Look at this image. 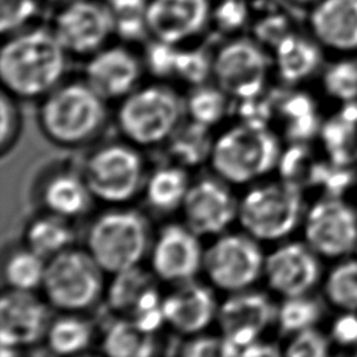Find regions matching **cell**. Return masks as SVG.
Returning a JSON list of instances; mask_svg holds the SVG:
<instances>
[{
    "label": "cell",
    "mask_w": 357,
    "mask_h": 357,
    "mask_svg": "<svg viewBox=\"0 0 357 357\" xmlns=\"http://www.w3.org/2000/svg\"><path fill=\"white\" fill-rule=\"evenodd\" d=\"M213 141L212 128L185 119L165 145L173 163L191 169L209 162Z\"/></svg>",
    "instance_id": "1f68e13d"
},
{
    "label": "cell",
    "mask_w": 357,
    "mask_h": 357,
    "mask_svg": "<svg viewBox=\"0 0 357 357\" xmlns=\"http://www.w3.org/2000/svg\"><path fill=\"white\" fill-rule=\"evenodd\" d=\"M46 259L22 244L13 250L3 265V278L7 289L36 291L42 287Z\"/></svg>",
    "instance_id": "d590c367"
},
{
    "label": "cell",
    "mask_w": 357,
    "mask_h": 357,
    "mask_svg": "<svg viewBox=\"0 0 357 357\" xmlns=\"http://www.w3.org/2000/svg\"><path fill=\"white\" fill-rule=\"evenodd\" d=\"M148 219L128 205L109 206L98 213L85 234V248L107 273L142 265L152 244Z\"/></svg>",
    "instance_id": "8992f818"
},
{
    "label": "cell",
    "mask_w": 357,
    "mask_h": 357,
    "mask_svg": "<svg viewBox=\"0 0 357 357\" xmlns=\"http://www.w3.org/2000/svg\"><path fill=\"white\" fill-rule=\"evenodd\" d=\"M84 79L106 102H120L142 84V56L127 43H109L85 59Z\"/></svg>",
    "instance_id": "e0dca14e"
},
{
    "label": "cell",
    "mask_w": 357,
    "mask_h": 357,
    "mask_svg": "<svg viewBox=\"0 0 357 357\" xmlns=\"http://www.w3.org/2000/svg\"><path fill=\"white\" fill-rule=\"evenodd\" d=\"M47 1H52V3H57V4H61V3H66L68 0H47Z\"/></svg>",
    "instance_id": "f907efd6"
},
{
    "label": "cell",
    "mask_w": 357,
    "mask_h": 357,
    "mask_svg": "<svg viewBox=\"0 0 357 357\" xmlns=\"http://www.w3.org/2000/svg\"><path fill=\"white\" fill-rule=\"evenodd\" d=\"M39 199L46 212L68 220L86 215L95 202L82 173L74 170L47 174L40 185Z\"/></svg>",
    "instance_id": "cb8c5ba5"
},
{
    "label": "cell",
    "mask_w": 357,
    "mask_h": 357,
    "mask_svg": "<svg viewBox=\"0 0 357 357\" xmlns=\"http://www.w3.org/2000/svg\"><path fill=\"white\" fill-rule=\"evenodd\" d=\"M252 38L269 52L287 35L297 31L287 13L269 8L252 17L251 22Z\"/></svg>",
    "instance_id": "ab89813d"
},
{
    "label": "cell",
    "mask_w": 357,
    "mask_h": 357,
    "mask_svg": "<svg viewBox=\"0 0 357 357\" xmlns=\"http://www.w3.org/2000/svg\"><path fill=\"white\" fill-rule=\"evenodd\" d=\"M251 0H215L211 15V26L226 38L238 36L251 26L252 22Z\"/></svg>",
    "instance_id": "f35d334b"
},
{
    "label": "cell",
    "mask_w": 357,
    "mask_h": 357,
    "mask_svg": "<svg viewBox=\"0 0 357 357\" xmlns=\"http://www.w3.org/2000/svg\"><path fill=\"white\" fill-rule=\"evenodd\" d=\"M22 238L24 245L47 261L74 245L75 231L71 220L43 211L26 223Z\"/></svg>",
    "instance_id": "f546056e"
},
{
    "label": "cell",
    "mask_w": 357,
    "mask_h": 357,
    "mask_svg": "<svg viewBox=\"0 0 357 357\" xmlns=\"http://www.w3.org/2000/svg\"><path fill=\"white\" fill-rule=\"evenodd\" d=\"M139 149L123 139L99 145L88 155L81 173L95 201L128 205L142 194L149 172Z\"/></svg>",
    "instance_id": "ba28073f"
},
{
    "label": "cell",
    "mask_w": 357,
    "mask_h": 357,
    "mask_svg": "<svg viewBox=\"0 0 357 357\" xmlns=\"http://www.w3.org/2000/svg\"><path fill=\"white\" fill-rule=\"evenodd\" d=\"M325 50L307 32H291L272 50L273 75L289 88L301 86L315 75H319L325 61Z\"/></svg>",
    "instance_id": "603a6c76"
},
{
    "label": "cell",
    "mask_w": 357,
    "mask_h": 357,
    "mask_svg": "<svg viewBox=\"0 0 357 357\" xmlns=\"http://www.w3.org/2000/svg\"><path fill=\"white\" fill-rule=\"evenodd\" d=\"M265 255L262 243L241 229L227 230L205 247L202 275L216 291L247 290L262 279Z\"/></svg>",
    "instance_id": "9c48e42d"
},
{
    "label": "cell",
    "mask_w": 357,
    "mask_h": 357,
    "mask_svg": "<svg viewBox=\"0 0 357 357\" xmlns=\"http://www.w3.org/2000/svg\"><path fill=\"white\" fill-rule=\"evenodd\" d=\"M240 347L222 333H201L187 337L178 357H238Z\"/></svg>",
    "instance_id": "b9f144b4"
},
{
    "label": "cell",
    "mask_w": 357,
    "mask_h": 357,
    "mask_svg": "<svg viewBox=\"0 0 357 357\" xmlns=\"http://www.w3.org/2000/svg\"><path fill=\"white\" fill-rule=\"evenodd\" d=\"M284 1L294 8H304L308 11L318 0H284Z\"/></svg>",
    "instance_id": "7dc6e473"
},
{
    "label": "cell",
    "mask_w": 357,
    "mask_h": 357,
    "mask_svg": "<svg viewBox=\"0 0 357 357\" xmlns=\"http://www.w3.org/2000/svg\"><path fill=\"white\" fill-rule=\"evenodd\" d=\"M184 120V96L173 84L155 79L138 85L114 112L119 132L138 148L166 144Z\"/></svg>",
    "instance_id": "277c9868"
},
{
    "label": "cell",
    "mask_w": 357,
    "mask_h": 357,
    "mask_svg": "<svg viewBox=\"0 0 357 357\" xmlns=\"http://www.w3.org/2000/svg\"><path fill=\"white\" fill-rule=\"evenodd\" d=\"M337 357H357V347L347 351V353H343V354H339Z\"/></svg>",
    "instance_id": "681fc988"
},
{
    "label": "cell",
    "mask_w": 357,
    "mask_h": 357,
    "mask_svg": "<svg viewBox=\"0 0 357 357\" xmlns=\"http://www.w3.org/2000/svg\"><path fill=\"white\" fill-rule=\"evenodd\" d=\"M0 151L4 156L15 145L21 132V112L17 105V99L6 91L0 95Z\"/></svg>",
    "instance_id": "f6af8a7d"
},
{
    "label": "cell",
    "mask_w": 357,
    "mask_h": 357,
    "mask_svg": "<svg viewBox=\"0 0 357 357\" xmlns=\"http://www.w3.org/2000/svg\"><path fill=\"white\" fill-rule=\"evenodd\" d=\"M308 33L333 56H357V0H318L307 14Z\"/></svg>",
    "instance_id": "7402d4cb"
},
{
    "label": "cell",
    "mask_w": 357,
    "mask_h": 357,
    "mask_svg": "<svg viewBox=\"0 0 357 357\" xmlns=\"http://www.w3.org/2000/svg\"><path fill=\"white\" fill-rule=\"evenodd\" d=\"M112 15L114 38L127 45L149 39L146 13L149 0H105Z\"/></svg>",
    "instance_id": "8d00e7d4"
},
{
    "label": "cell",
    "mask_w": 357,
    "mask_h": 357,
    "mask_svg": "<svg viewBox=\"0 0 357 357\" xmlns=\"http://www.w3.org/2000/svg\"><path fill=\"white\" fill-rule=\"evenodd\" d=\"M50 305L36 291L6 289L0 298V343L25 349L43 342L50 322Z\"/></svg>",
    "instance_id": "ffe728a7"
},
{
    "label": "cell",
    "mask_w": 357,
    "mask_h": 357,
    "mask_svg": "<svg viewBox=\"0 0 357 357\" xmlns=\"http://www.w3.org/2000/svg\"><path fill=\"white\" fill-rule=\"evenodd\" d=\"M350 199H351V202H353L354 208L357 209V178H356V180H354V183H353L351 194H350Z\"/></svg>",
    "instance_id": "c3c4849f"
},
{
    "label": "cell",
    "mask_w": 357,
    "mask_h": 357,
    "mask_svg": "<svg viewBox=\"0 0 357 357\" xmlns=\"http://www.w3.org/2000/svg\"><path fill=\"white\" fill-rule=\"evenodd\" d=\"M318 78L324 95L337 106L357 102V56H335Z\"/></svg>",
    "instance_id": "e575fe53"
},
{
    "label": "cell",
    "mask_w": 357,
    "mask_h": 357,
    "mask_svg": "<svg viewBox=\"0 0 357 357\" xmlns=\"http://www.w3.org/2000/svg\"><path fill=\"white\" fill-rule=\"evenodd\" d=\"M40 0H0V31L3 36L33 26Z\"/></svg>",
    "instance_id": "7bdbcfd3"
},
{
    "label": "cell",
    "mask_w": 357,
    "mask_h": 357,
    "mask_svg": "<svg viewBox=\"0 0 357 357\" xmlns=\"http://www.w3.org/2000/svg\"><path fill=\"white\" fill-rule=\"evenodd\" d=\"M191 183L188 169L170 162L148 173L142 194L146 205L155 212H180Z\"/></svg>",
    "instance_id": "d4e9b609"
},
{
    "label": "cell",
    "mask_w": 357,
    "mask_h": 357,
    "mask_svg": "<svg viewBox=\"0 0 357 357\" xmlns=\"http://www.w3.org/2000/svg\"><path fill=\"white\" fill-rule=\"evenodd\" d=\"M159 280L142 265L110 275L106 284L105 300L112 312L128 318L142 328L158 333L165 325L162 312L163 294Z\"/></svg>",
    "instance_id": "9a60e30c"
},
{
    "label": "cell",
    "mask_w": 357,
    "mask_h": 357,
    "mask_svg": "<svg viewBox=\"0 0 357 357\" xmlns=\"http://www.w3.org/2000/svg\"><path fill=\"white\" fill-rule=\"evenodd\" d=\"M219 303L216 290L206 280L173 284L162 300L165 325L185 337L205 333L216 322Z\"/></svg>",
    "instance_id": "d6986e66"
},
{
    "label": "cell",
    "mask_w": 357,
    "mask_h": 357,
    "mask_svg": "<svg viewBox=\"0 0 357 357\" xmlns=\"http://www.w3.org/2000/svg\"><path fill=\"white\" fill-rule=\"evenodd\" d=\"M283 357H337L325 328L318 326L286 337Z\"/></svg>",
    "instance_id": "60d3db41"
},
{
    "label": "cell",
    "mask_w": 357,
    "mask_h": 357,
    "mask_svg": "<svg viewBox=\"0 0 357 357\" xmlns=\"http://www.w3.org/2000/svg\"><path fill=\"white\" fill-rule=\"evenodd\" d=\"M238 357H283V347L262 337L240 347Z\"/></svg>",
    "instance_id": "bcb514c9"
},
{
    "label": "cell",
    "mask_w": 357,
    "mask_h": 357,
    "mask_svg": "<svg viewBox=\"0 0 357 357\" xmlns=\"http://www.w3.org/2000/svg\"><path fill=\"white\" fill-rule=\"evenodd\" d=\"M102 357H156V333L117 317L100 336Z\"/></svg>",
    "instance_id": "f1b7e54d"
},
{
    "label": "cell",
    "mask_w": 357,
    "mask_h": 357,
    "mask_svg": "<svg viewBox=\"0 0 357 357\" xmlns=\"http://www.w3.org/2000/svg\"><path fill=\"white\" fill-rule=\"evenodd\" d=\"M272 56L252 36L226 38L212 52V82L233 102L258 96L269 89Z\"/></svg>",
    "instance_id": "30bf717a"
},
{
    "label": "cell",
    "mask_w": 357,
    "mask_h": 357,
    "mask_svg": "<svg viewBox=\"0 0 357 357\" xmlns=\"http://www.w3.org/2000/svg\"><path fill=\"white\" fill-rule=\"evenodd\" d=\"M238 201L233 185L213 174L191 183L180 212L198 236L216 237L237 223Z\"/></svg>",
    "instance_id": "2e32d148"
},
{
    "label": "cell",
    "mask_w": 357,
    "mask_h": 357,
    "mask_svg": "<svg viewBox=\"0 0 357 357\" xmlns=\"http://www.w3.org/2000/svg\"><path fill=\"white\" fill-rule=\"evenodd\" d=\"M283 155L279 132L271 126L237 120L215 135L209 165L233 187H250L279 169Z\"/></svg>",
    "instance_id": "3957f363"
},
{
    "label": "cell",
    "mask_w": 357,
    "mask_h": 357,
    "mask_svg": "<svg viewBox=\"0 0 357 357\" xmlns=\"http://www.w3.org/2000/svg\"><path fill=\"white\" fill-rule=\"evenodd\" d=\"M325 262L301 237L287 238L266 252L262 280L279 298L315 293L322 283Z\"/></svg>",
    "instance_id": "7c38bea8"
},
{
    "label": "cell",
    "mask_w": 357,
    "mask_h": 357,
    "mask_svg": "<svg viewBox=\"0 0 357 357\" xmlns=\"http://www.w3.org/2000/svg\"><path fill=\"white\" fill-rule=\"evenodd\" d=\"M275 117L282 124L283 134L293 144H304L312 134H319L324 121L318 114L314 98L296 88L287 93L276 95Z\"/></svg>",
    "instance_id": "4316f807"
},
{
    "label": "cell",
    "mask_w": 357,
    "mask_h": 357,
    "mask_svg": "<svg viewBox=\"0 0 357 357\" xmlns=\"http://www.w3.org/2000/svg\"><path fill=\"white\" fill-rule=\"evenodd\" d=\"M319 291L332 311H357V254L329 262Z\"/></svg>",
    "instance_id": "4dcf8cb0"
},
{
    "label": "cell",
    "mask_w": 357,
    "mask_h": 357,
    "mask_svg": "<svg viewBox=\"0 0 357 357\" xmlns=\"http://www.w3.org/2000/svg\"><path fill=\"white\" fill-rule=\"evenodd\" d=\"M325 331L339 354L357 347V311H333Z\"/></svg>",
    "instance_id": "ee69618b"
},
{
    "label": "cell",
    "mask_w": 357,
    "mask_h": 357,
    "mask_svg": "<svg viewBox=\"0 0 357 357\" xmlns=\"http://www.w3.org/2000/svg\"><path fill=\"white\" fill-rule=\"evenodd\" d=\"M95 337V325L84 314L60 312L50 319L43 342L56 357H79L86 354Z\"/></svg>",
    "instance_id": "484cf974"
},
{
    "label": "cell",
    "mask_w": 357,
    "mask_h": 357,
    "mask_svg": "<svg viewBox=\"0 0 357 357\" xmlns=\"http://www.w3.org/2000/svg\"><path fill=\"white\" fill-rule=\"evenodd\" d=\"M212 52L195 43L178 45L172 84H180L190 89L209 82L212 79Z\"/></svg>",
    "instance_id": "74e56055"
},
{
    "label": "cell",
    "mask_w": 357,
    "mask_h": 357,
    "mask_svg": "<svg viewBox=\"0 0 357 357\" xmlns=\"http://www.w3.org/2000/svg\"><path fill=\"white\" fill-rule=\"evenodd\" d=\"M156 357H158V356H156Z\"/></svg>",
    "instance_id": "f5cc1de1"
},
{
    "label": "cell",
    "mask_w": 357,
    "mask_h": 357,
    "mask_svg": "<svg viewBox=\"0 0 357 357\" xmlns=\"http://www.w3.org/2000/svg\"><path fill=\"white\" fill-rule=\"evenodd\" d=\"M215 0H149V38L172 45H188L211 26Z\"/></svg>",
    "instance_id": "44dd1931"
},
{
    "label": "cell",
    "mask_w": 357,
    "mask_h": 357,
    "mask_svg": "<svg viewBox=\"0 0 357 357\" xmlns=\"http://www.w3.org/2000/svg\"><path fill=\"white\" fill-rule=\"evenodd\" d=\"M0 49L3 91L17 100H40L64 81L68 54L50 26H29L4 36Z\"/></svg>",
    "instance_id": "6da1fadb"
},
{
    "label": "cell",
    "mask_w": 357,
    "mask_h": 357,
    "mask_svg": "<svg viewBox=\"0 0 357 357\" xmlns=\"http://www.w3.org/2000/svg\"><path fill=\"white\" fill-rule=\"evenodd\" d=\"M36 117L40 132L53 145L79 148L102 134L109 110L84 78L64 79L40 99Z\"/></svg>",
    "instance_id": "7a4b0ae2"
},
{
    "label": "cell",
    "mask_w": 357,
    "mask_h": 357,
    "mask_svg": "<svg viewBox=\"0 0 357 357\" xmlns=\"http://www.w3.org/2000/svg\"><path fill=\"white\" fill-rule=\"evenodd\" d=\"M50 29L68 56L88 59L114 38L105 0H68L59 4Z\"/></svg>",
    "instance_id": "4fadbf2b"
},
{
    "label": "cell",
    "mask_w": 357,
    "mask_h": 357,
    "mask_svg": "<svg viewBox=\"0 0 357 357\" xmlns=\"http://www.w3.org/2000/svg\"><path fill=\"white\" fill-rule=\"evenodd\" d=\"M300 233L326 262L357 254V209L350 197L322 194L310 202Z\"/></svg>",
    "instance_id": "8fae6325"
},
{
    "label": "cell",
    "mask_w": 357,
    "mask_h": 357,
    "mask_svg": "<svg viewBox=\"0 0 357 357\" xmlns=\"http://www.w3.org/2000/svg\"><path fill=\"white\" fill-rule=\"evenodd\" d=\"M325 308H329L322 296L315 293L279 298L276 305L275 325L286 337L303 331L321 326L325 317Z\"/></svg>",
    "instance_id": "d6a6232c"
},
{
    "label": "cell",
    "mask_w": 357,
    "mask_h": 357,
    "mask_svg": "<svg viewBox=\"0 0 357 357\" xmlns=\"http://www.w3.org/2000/svg\"><path fill=\"white\" fill-rule=\"evenodd\" d=\"M106 275L85 247L73 245L47 259L40 290L50 308L84 314L105 298Z\"/></svg>",
    "instance_id": "52a82bcc"
},
{
    "label": "cell",
    "mask_w": 357,
    "mask_h": 357,
    "mask_svg": "<svg viewBox=\"0 0 357 357\" xmlns=\"http://www.w3.org/2000/svg\"><path fill=\"white\" fill-rule=\"evenodd\" d=\"M307 205L298 184L262 180L240 197L237 225L259 243L276 244L300 231Z\"/></svg>",
    "instance_id": "5b68a950"
},
{
    "label": "cell",
    "mask_w": 357,
    "mask_h": 357,
    "mask_svg": "<svg viewBox=\"0 0 357 357\" xmlns=\"http://www.w3.org/2000/svg\"><path fill=\"white\" fill-rule=\"evenodd\" d=\"M319 135L331 162L351 167L357 159V102L337 106L336 113L322 121Z\"/></svg>",
    "instance_id": "83f0119b"
},
{
    "label": "cell",
    "mask_w": 357,
    "mask_h": 357,
    "mask_svg": "<svg viewBox=\"0 0 357 357\" xmlns=\"http://www.w3.org/2000/svg\"><path fill=\"white\" fill-rule=\"evenodd\" d=\"M205 247L201 236L184 222L163 225L152 238L148 254L149 271L160 283L170 286L202 275Z\"/></svg>",
    "instance_id": "5bb4252c"
},
{
    "label": "cell",
    "mask_w": 357,
    "mask_h": 357,
    "mask_svg": "<svg viewBox=\"0 0 357 357\" xmlns=\"http://www.w3.org/2000/svg\"><path fill=\"white\" fill-rule=\"evenodd\" d=\"M276 305L271 294L255 287L229 293L219 303L215 324L219 333L244 347L262 339L265 331L275 324Z\"/></svg>",
    "instance_id": "ac0fdd59"
},
{
    "label": "cell",
    "mask_w": 357,
    "mask_h": 357,
    "mask_svg": "<svg viewBox=\"0 0 357 357\" xmlns=\"http://www.w3.org/2000/svg\"><path fill=\"white\" fill-rule=\"evenodd\" d=\"M79 357H91V356H88V354H84V356H79Z\"/></svg>",
    "instance_id": "816d5d0a"
},
{
    "label": "cell",
    "mask_w": 357,
    "mask_h": 357,
    "mask_svg": "<svg viewBox=\"0 0 357 357\" xmlns=\"http://www.w3.org/2000/svg\"><path fill=\"white\" fill-rule=\"evenodd\" d=\"M185 119L215 128L230 114L233 99L215 82L190 88L184 96Z\"/></svg>",
    "instance_id": "836d02e7"
}]
</instances>
